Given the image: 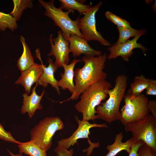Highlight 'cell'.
Segmentation results:
<instances>
[{"instance_id":"cell-1","label":"cell","mask_w":156,"mask_h":156,"mask_svg":"<svg viewBox=\"0 0 156 156\" xmlns=\"http://www.w3.org/2000/svg\"><path fill=\"white\" fill-rule=\"evenodd\" d=\"M107 56L105 53L99 56L84 55L82 60L84 63L83 66L74 71L75 84L74 92L68 99L60 102V103L77 99L81 93L90 85L99 81L106 80L107 75L103 69Z\"/></svg>"},{"instance_id":"cell-2","label":"cell","mask_w":156,"mask_h":156,"mask_svg":"<svg viewBox=\"0 0 156 156\" xmlns=\"http://www.w3.org/2000/svg\"><path fill=\"white\" fill-rule=\"evenodd\" d=\"M111 86V83L106 80H100L90 85L81 93L80 100L75 107L82 114V120L94 121L100 118L96 115V108L107 97V92Z\"/></svg>"},{"instance_id":"cell-3","label":"cell","mask_w":156,"mask_h":156,"mask_svg":"<svg viewBox=\"0 0 156 156\" xmlns=\"http://www.w3.org/2000/svg\"><path fill=\"white\" fill-rule=\"evenodd\" d=\"M115 82L114 88L107 92L108 99L105 102L101 103L96 108L97 115L108 123L119 120V107L125 95L128 77L124 74L118 75Z\"/></svg>"},{"instance_id":"cell-4","label":"cell","mask_w":156,"mask_h":156,"mask_svg":"<svg viewBox=\"0 0 156 156\" xmlns=\"http://www.w3.org/2000/svg\"><path fill=\"white\" fill-rule=\"evenodd\" d=\"M38 1L45 10L44 15L51 19L54 24L60 29L66 40L68 41L71 35H75L83 38L79 27V16L74 21L71 19L69 16V14L71 12H65L60 8H56L54 5L53 0L48 2L42 0H38Z\"/></svg>"},{"instance_id":"cell-5","label":"cell","mask_w":156,"mask_h":156,"mask_svg":"<svg viewBox=\"0 0 156 156\" xmlns=\"http://www.w3.org/2000/svg\"><path fill=\"white\" fill-rule=\"evenodd\" d=\"M64 126L59 117H46L31 130L30 140L47 152L51 147L55 132L63 129Z\"/></svg>"},{"instance_id":"cell-6","label":"cell","mask_w":156,"mask_h":156,"mask_svg":"<svg viewBox=\"0 0 156 156\" xmlns=\"http://www.w3.org/2000/svg\"><path fill=\"white\" fill-rule=\"evenodd\" d=\"M124 126L126 131L132 133L134 141L141 140L156 152V120L152 115Z\"/></svg>"},{"instance_id":"cell-7","label":"cell","mask_w":156,"mask_h":156,"mask_svg":"<svg viewBox=\"0 0 156 156\" xmlns=\"http://www.w3.org/2000/svg\"><path fill=\"white\" fill-rule=\"evenodd\" d=\"M125 105L120 112L119 120L124 126L139 120L149 114L148 99L144 95L135 96L126 94Z\"/></svg>"},{"instance_id":"cell-8","label":"cell","mask_w":156,"mask_h":156,"mask_svg":"<svg viewBox=\"0 0 156 156\" xmlns=\"http://www.w3.org/2000/svg\"><path fill=\"white\" fill-rule=\"evenodd\" d=\"M102 3L100 2L88 9L83 16L79 19V27L85 40L97 41L103 46L109 47L112 46L110 43L103 37L96 27L95 14Z\"/></svg>"},{"instance_id":"cell-9","label":"cell","mask_w":156,"mask_h":156,"mask_svg":"<svg viewBox=\"0 0 156 156\" xmlns=\"http://www.w3.org/2000/svg\"><path fill=\"white\" fill-rule=\"evenodd\" d=\"M146 30L142 29V31L131 40H129L122 44H116L114 43L109 47L107 50L110 53L107 56V59L109 60H114L120 56L126 62H128L129 58L133 55V50L136 48L141 49L143 53L145 55L148 50L147 48L140 43H138L139 38L146 33Z\"/></svg>"},{"instance_id":"cell-10","label":"cell","mask_w":156,"mask_h":156,"mask_svg":"<svg viewBox=\"0 0 156 156\" xmlns=\"http://www.w3.org/2000/svg\"><path fill=\"white\" fill-rule=\"evenodd\" d=\"M57 34V36L53 38V34L50 35L51 49L47 55L54 56L55 58L54 64L58 67H61L64 64H68L70 61L69 42L64 38L61 30L58 31Z\"/></svg>"},{"instance_id":"cell-11","label":"cell","mask_w":156,"mask_h":156,"mask_svg":"<svg viewBox=\"0 0 156 156\" xmlns=\"http://www.w3.org/2000/svg\"><path fill=\"white\" fill-rule=\"evenodd\" d=\"M75 118L78 125L77 129L68 138L62 139L59 140L58 142L57 146L67 149L71 146H73L75 144H77V140L79 139H88V135L90 133V130L91 128H108V126L105 123L91 124L88 120H80L77 116H75Z\"/></svg>"},{"instance_id":"cell-12","label":"cell","mask_w":156,"mask_h":156,"mask_svg":"<svg viewBox=\"0 0 156 156\" xmlns=\"http://www.w3.org/2000/svg\"><path fill=\"white\" fill-rule=\"evenodd\" d=\"M68 41L70 53H72L74 58L79 57L81 54L94 56L102 54L101 51L94 49L88 44V41L76 35H71Z\"/></svg>"},{"instance_id":"cell-13","label":"cell","mask_w":156,"mask_h":156,"mask_svg":"<svg viewBox=\"0 0 156 156\" xmlns=\"http://www.w3.org/2000/svg\"><path fill=\"white\" fill-rule=\"evenodd\" d=\"M36 57L40 60L42 65L43 72L37 83L38 85L46 88L48 84L55 88L57 93L60 95L59 87L58 86V81L55 78L54 73L57 70L58 67L54 63L53 60L50 57L47 59L49 65L47 67L43 64L40 57V50L37 48L36 51Z\"/></svg>"},{"instance_id":"cell-14","label":"cell","mask_w":156,"mask_h":156,"mask_svg":"<svg viewBox=\"0 0 156 156\" xmlns=\"http://www.w3.org/2000/svg\"><path fill=\"white\" fill-rule=\"evenodd\" d=\"M43 72L42 64L35 63L29 68L21 72V75L15 82L21 85L27 94L31 92L32 85L37 83Z\"/></svg>"},{"instance_id":"cell-15","label":"cell","mask_w":156,"mask_h":156,"mask_svg":"<svg viewBox=\"0 0 156 156\" xmlns=\"http://www.w3.org/2000/svg\"><path fill=\"white\" fill-rule=\"evenodd\" d=\"M38 85V83H36L35 86L32 89L31 94L30 95H28V94L25 92L23 95V101L21 113L22 114L27 113L29 118L32 117L36 110L43 108L40 101L45 91L44 90L41 95H38L36 91V88Z\"/></svg>"},{"instance_id":"cell-16","label":"cell","mask_w":156,"mask_h":156,"mask_svg":"<svg viewBox=\"0 0 156 156\" xmlns=\"http://www.w3.org/2000/svg\"><path fill=\"white\" fill-rule=\"evenodd\" d=\"M81 61V60L74 59L70 64L63 65L64 72L61 74V79L58 82V86L62 90H65L67 89L73 94L75 89L73 82L74 68L76 63Z\"/></svg>"},{"instance_id":"cell-17","label":"cell","mask_w":156,"mask_h":156,"mask_svg":"<svg viewBox=\"0 0 156 156\" xmlns=\"http://www.w3.org/2000/svg\"><path fill=\"white\" fill-rule=\"evenodd\" d=\"M123 137V133L121 132L116 135L114 142L107 146L106 148L108 153L105 156H115L122 150L129 153L131 145L134 141L131 138L125 142H122V141Z\"/></svg>"},{"instance_id":"cell-18","label":"cell","mask_w":156,"mask_h":156,"mask_svg":"<svg viewBox=\"0 0 156 156\" xmlns=\"http://www.w3.org/2000/svg\"><path fill=\"white\" fill-rule=\"evenodd\" d=\"M20 39L23 45V51L22 54L17 60V66L21 72L30 67L35 63L29 48L26 44L25 38L21 36H20Z\"/></svg>"},{"instance_id":"cell-19","label":"cell","mask_w":156,"mask_h":156,"mask_svg":"<svg viewBox=\"0 0 156 156\" xmlns=\"http://www.w3.org/2000/svg\"><path fill=\"white\" fill-rule=\"evenodd\" d=\"M150 80V79L146 78L142 75L136 76L130 84V88L128 90L127 94L134 96L141 94L148 87Z\"/></svg>"},{"instance_id":"cell-20","label":"cell","mask_w":156,"mask_h":156,"mask_svg":"<svg viewBox=\"0 0 156 156\" xmlns=\"http://www.w3.org/2000/svg\"><path fill=\"white\" fill-rule=\"evenodd\" d=\"M62 10L70 11L74 14L75 10H76L81 15L84 14L88 9L92 6L91 5H85L81 3L79 1L75 0H60Z\"/></svg>"},{"instance_id":"cell-21","label":"cell","mask_w":156,"mask_h":156,"mask_svg":"<svg viewBox=\"0 0 156 156\" xmlns=\"http://www.w3.org/2000/svg\"><path fill=\"white\" fill-rule=\"evenodd\" d=\"M19 153L30 156H47L46 152L43 150L34 142H21L18 144Z\"/></svg>"},{"instance_id":"cell-22","label":"cell","mask_w":156,"mask_h":156,"mask_svg":"<svg viewBox=\"0 0 156 156\" xmlns=\"http://www.w3.org/2000/svg\"><path fill=\"white\" fill-rule=\"evenodd\" d=\"M14 8L9 14L17 21L21 17L24 10L27 8H32L33 4L30 0H13Z\"/></svg>"},{"instance_id":"cell-23","label":"cell","mask_w":156,"mask_h":156,"mask_svg":"<svg viewBox=\"0 0 156 156\" xmlns=\"http://www.w3.org/2000/svg\"><path fill=\"white\" fill-rule=\"evenodd\" d=\"M16 21L12 16L0 11V31H4L7 28L12 31L18 27Z\"/></svg>"},{"instance_id":"cell-24","label":"cell","mask_w":156,"mask_h":156,"mask_svg":"<svg viewBox=\"0 0 156 156\" xmlns=\"http://www.w3.org/2000/svg\"><path fill=\"white\" fill-rule=\"evenodd\" d=\"M117 27L119 32V36L117 41L115 43L116 44L125 43L130 38L134 37L139 34L142 30V29L138 30L132 27L127 28Z\"/></svg>"},{"instance_id":"cell-25","label":"cell","mask_w":156,"mask_h":156,"mask_svg":"<svg viewBox=\"0 0 156 156\" xmlns=\"http://www.w3.org/2000/svg\"><path fill=\"white\" fill-rule=\"evenodd\" d=\"M105 16L108 20L116 25L117 27L127 28L131 27L129 22L110 11L106 12H105Z\"/></svg>"},{"instance_id":"cell-26","label":"cell","mask_w":156,"mask_h":156,"mask_svg":"<svg viewBox=\"0 0 156 156\" xmlns=\"http://www.w3.org/2000/svg\"><path fill=\"white\" fill-rule=\"evenodd\" d=\"M0 139L18 144H20L21 142L16 140L10 132L5 131L1 123H0Z\"/></svg>"},{"instance_id":"cell-27","label":"cell","mask_w":156,"mask_h":156,"mask_svg":"<svg viewBox=\"0 0 156 156\" xmlns=\"http://www.w3.org/2000/svg\"><path fill=\"white\" fill-rule=\"evenodd\" d=\"M138 156H156V152L153 150L144 143L139 148Z\"/></svg>"},{"instance_id":"cell-28","label":"cell","mask_w":156,"mask_h":156,"mask_svg":"<svg viewBox=\"0 0 156 156\" xmlns=\"http://www.w3.org/2000/svg\"><path fill=\"white\" fill-rule=\"evenodd\" d=\"M57 156H73L74 150L71 149L69 151L67 149L57 146L54 150Z\"/></svg>"},{"instance_id":"cell-29","label":"cell","mask_w":156,"mask_h":156,"mask_svg":"<svg viewBox=\"0 0 156 156\" xmlns=\"http://www.w3.org/2000/svg\"><path fill=\"white\" fill-rule=\"evenodd\" d=\"M141 140L137 142H134L131 145L130 151L129 156H138V150L140 147L144 144Z\"/></svg>"},{"instance_id":"cell-30","label":"cell","mask_w":156,"mask_h":156,"mask_svg":"<svg viewBox=\"0 0 156 156\" xmlns=\"http://www.w3.org/2000/svg\"><path fill=\"white\" fill-rule=\"evenodd\" d=\"M145 94L147 95L156 96V80L153 79H150V82Z\"/></svg>"},{"instance_id":"cell-31","label":"cell","mask_w":156,"mask_h":156,"mask_svg":"<svg viewBox=\"0 0 156 156\" xmlns=\"http://www.w3.org/2000/svg\"><path fill=\"white\" fill-rule=\"evenodd\" d=\"M147 108L152 113V115L156 120V101L152 100L148 101Z\"/></svg>"},{"instance_id":"cell-32","label":"cell","mask_w":156,"mask_h":156,"mask_svg":"<svg viewBox=\"0 0 156 156\" xmlns=\"http://www.w3.org/2000/svg\"><path fill=\"white\" fill-rule=\"evenodd\" d=\"M7 151L9 153L10 156H23L22 154L20 153L16 154H14L13 153H12L8 149Z\"/></svg>"}]
</instances>
